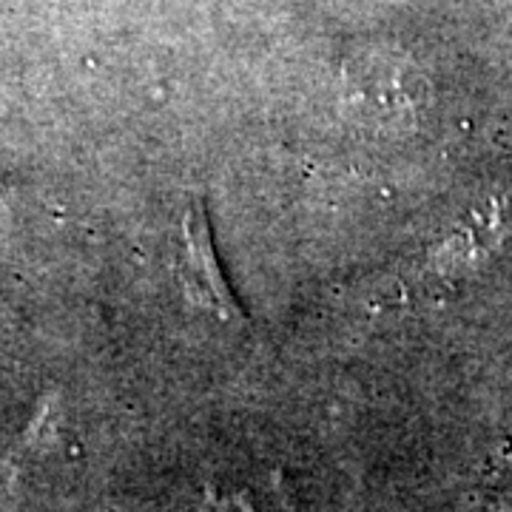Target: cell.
<instances>
[{"label":"cell","mask_w":512,"mask_h":512,"mask_svg":"<svg viewBox=\"0 0 512 512\" xmlns=\"http://www.w3.org/2000/svg\"><path fill=\"white\" fill-rule=\"evenodd\" d=\"M424 103V80L402 57L356 55L342 72V109L353 123L396 131Z\"/></svg>","instance_id":"cell-1"},{"label":"cell","mask_w":512,"mask_h":512,"mask_svg":"<svg viewBox=\"0 0 512 512\" xmlns=\"http://www.w3.org/2000/svg\"><path fill=\"white\" fill-rule=\"evenodd\" d=\"M177 282L183 288L185 299L200 311L217 316L222 322L242 319L237 296L228 288V279L222 274L220 256L214 251L208 214L200 200L188 202L180 222V248H177Z\"/></svg>","instance_id":"cell-2"}]
</instances>
